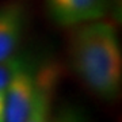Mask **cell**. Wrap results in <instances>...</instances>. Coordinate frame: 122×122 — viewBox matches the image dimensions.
<instances>
[{
    "label": "cell",
    "mask_w": 122,
    "mask_h": 122,
    "mask_svg": "<svg viewBox=\"0 0 122 122\" xmlns=\"http://www.w3.org/2000/svg\"><path fill=\"white\" fill-rule=\"evenodd\" d=\"M72 69L81 83L102 99L117 98L122 81V56L117 30L109 22L81 23L69 42Z\"/></svg>",
    "instance_id": "1"
},
{
    "label": "cell",
    "mask_w": 122,
    "mask_h": 122,
    "mask_svg": "<svg viewBox=\"0 0 122 122\" xmlns=\"http://www.w3.org/2000/svg\"><path fill=\"white\" fill-rule=\"evenodd\" d=\"M60 79L57 65H45L35 76V91L33 106L25 122H49L53 91L56 90Z\"/></svg>",
    "instance_id": "4"
},
{
    "label": "cell",
    "mask_w": 122,
    "mask_h": 122,
    "mask_svg": "<svg viewBox=\"0 0 122 122\" xmlns=\"http://www.w3.org/2000/svg\"><path fill=\"white\" fill-rule=\"evenodd\" d=\"M110 0H46L49 12L61 26H75L96 19L107 12Z\"/></svg>",
    "instance_id": "3"
},
{
    "label": "cell",
    "mask_w": 122,
    "mask_h": 122,
    "mask_svg": "<svg viewBox=\"0 0 122 122\" xmlns=\"http://www.w3.org/2000/svg\"><path fill=\"white\" fill-rule=\"evenodd\" d=\"M22 65H25L23 60L20 57L15 56H11L7 60L0 61V95H5V90L8 87L11 79Z\"/></svg>",
    "instance_id": "6"
},
{
    "label": "cell",
    "mask_w": 122,
    "mask_h": 122,
    "mask_svg": "<svg viewBox=\"0 0 122 122\" xmlns=\"http://www.w3.org/2000/svg\"><path fill=\"white\" fill-rule=\"evenodd\" d=\"M49 122H84V119L73 110H61L60 113Z\"/></svg>",
    "instance_id": "7"
},
{
    "label": "cell",
    "mask_w": 122,
    "mask_h": 122,
    "mask_svg": "<svg viewBox=\"0 0 122 122\" xmlns=\"http://www.w3.org/2000/svg\"><path fill=\"white\" fill-rule=\"evenodd\" d=\"M35 76L27 65H22L11 79L5 90L4 122H25L33 106Z\"/></svg>",
    "instance_id": "2"
},
{
    "label": "cell",
    "mask_w": 122,
    "mask_h": 122,
    "mask_svg": "<svg viewBox=\"0 0 122 122\" xmlns=\"http://www.w3.org/2000/svg\"><path fill=\"white\" fill-rule=\"evenodd\" d=\"M23 29V8L19 3L0 5V61L14 56Z\"/></svg>",
    "instance_id": "5"
}]
</instances>
